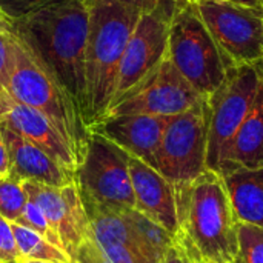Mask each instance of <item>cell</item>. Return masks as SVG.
<instances>
[{
  "label": "cell",
  "mask_w": 263,
  "mask_h": 263,
  "mask_svg": "<svg viewBox=\"0 0 263 263\" xmlns=\"http://www.w3.org/2000/svg\"><path fill=\"white\" fill-rule=\"evenodd\" d=\"M0 123L37 145L68 171L77 173V159L54 125L42 112L14 100L5 91H0Z\"/></svg>",
  "instance_id": "13"
},
{
  "label": "cell",
  "mask_w": 263,
  "mask_h": 263,
  "mask_svg": "<svg viewBox=\"0 0 263 263\" xmlns=\"http://www.w3.org/2000/svg\"><path fill=\"white\" fill-rule=\"evenodd\" d=\"M234 263H263V228L239 223V251Z\"/></svg>",
  "instance_id": "23"
},
{
  "label": "cell",
  "mask_w": 263,
  "mask_h": 263,
  "mask_svg": "<svg viewBox=\"0 0 263 263\" xmlns=\"http://www.w3.org/2000/svg\"><path fill=\"white\" fill-rule=\"evenodd\" d=\"M263 166V86L257 92L254 105L231 140L220 166V174L236 168Z\"/></svg>",
  "instance_id": "18"
},
{
  "label": "cell",
  "mask_w": 263,
  "mask_h": 263,
  "mask_svg": "<svg viewBox=\"0 0 263 263\" xmlns=\"http://www.w3.org/2000/svg\"><path fill=\"white\" fill-rule=\"evenodd\" d=\"M18 263H51V262H42V260H28V259H22Z\"/></svg>",
  "instance_id": "32"
},
{
  "label": "cell",
  "mask_w": 263,
  "mask_h": 263,
  "mask_svg": "<svg viewBox=\"0 0 263 263\" xmlns=\"http://www.w3.org/2000/svg\"><path fill=\"white\" fill-rule=\"evenodd\" d=\"M145 257L120 243H102L89 234L77 248L72 263H142Z\"/></svg>",
  "instance_id": "21"
},
{
  "label": "cell",
  "mask_w": 263,
  "mask_h": 263,
  "mask_svg": "<svg viewBox=\"0 0 263 263\" xmlns=\"http://www.w3.org/2000/svg\"><path fill=\"white\" fill-rule=\"evenodd\" d=\"M55 2L59 0H0V11L9 20H17Z\"/></svg>",
  "instance_id": "27"
},
{
  "label": "cell",
  "mask_w": 263,
  "mask_h": 263,
  "mask_svg": "<svg viewBox=\"0 0 263 263\" xmlns=\"http://www.w3.org/2000/svg\"><path fill=\"white\" fill-rule=\"evenodd\" d=\"M262 6H263V5H262Z\"/></svg>",
  "instance_id": "35"
},
{
  "label": "cell",
  "mask_w": 263,
  "mask_h": 263,
  "mask_svg": "<svg viewBox=\"0 0 263 263\" xmlns=\"http://www.w3.org/2000/svg\"><path fill=\"white\" fill-rule=\"evenodd\" d=\"M11 176V163H9V156L5 146V142L0 134V177H9Z\"/></svg>",
  "instance_id": "30"
},
{
  "label": "cell",
  "mask_w": 263,
  "mask_h": 263,
  "mask_svg": "<svg viewBox=\"0 0 263 263\" xmlns=\"http://www.w3.org/2000/svg\"><path fill=\"white\" fill-rule=\"evenodd\" d=\"M179 231L174 236L193 263H234L239 222L220 173L206 170L176 188Z\"/></svg>",
  "instance_id": "2"
},
{
  "label": "cell",
  "mask_w": 263,
  "mask_h": 263,
  "mask_svg": "<svg viewBox=\"0 0 263 263\" xmlns=\"http://www.w3.org/2000/svg\"><path fill=\"white\" fill-rule=\"evenodd\" d=\"M222 177L237 222L263 228V166L230 170Z\"/></svg>",
  "instance_id": "17"
},
{
  "label": "cell",
  "mask_w": 263,
  "mask_h": 263,
  "mask_svg": "<svg viewBox=\"0 0 263 263\" xmlns=\"http://www.w3.org/2000/svg\"><path fill=\"white\" fill-rule=\"evenodd\" d=\"M260 85V65L236 66L208 100V170L220 171L228 146L250 114Z\"/></svg>",
  "instance_id": "8"
},
{
  "label": "cell",
  "mask_w": 263,
  "mask_h": 263,
  "mask_svg": "<svg viewBox=\"0 0 263 263\" xmlns=\"http://www.w3.org/2000/svg\"><path fill=\"white\" fill-rule=\"evenodd\" d=\"M28 202V196L23 190V182L9 177H0V216L9 222H15Z\"/></svg>",
  "instance_id": "22"
},
{
  "label": "cell",
  "mask_w": 263,
  "mask_h": 263,
  "mask_svg": "<svg viewBox=\"0 0 263 263\" xmlns=\"http://www.w3.org/2000/svg\"><path fill=\"white\" fill-rule=\"evenodd\" d=\"M22 260L11 222L0 216V263H18Z\"/></svg>",
  "instance_id": "28"
},
{
  "label": "cell",
  "mask_w": 263,
  "mask_h": 263,
  "mask_svg": "<svg viewBox=\"0 0 263 263\" xmlns=\"http://www.w3.org/2000/svg\"><path fill=\"white\" fill-rule=\"evenodd\" d=\"M114 2L134 8L140 14L157 15L166 22H171L176 12L183 6L180 0H114Z\"/></svg>",
  "instance_id": "25"
},
{
  "label": "cell",
  "mask_w": 263,
  "mask_h": 263,
  "mask_svg": "<svg viewBox=\"0 0 263 263\" xmlns=\"http://www.w3.org/2000/svg\"><path fill=\"white\" fill-rule=\"evenodd\" d=\"M260 72H262V86H263V63L260 65Z\"/></svg>",
  "instance_id": "34"
},
{
  "label": "cell",
  "mask_w": 263,
  "mask_h": 263,
  "mask_svg": "<svg viewBox=\"0 0 263 263\" xmlns=\"http://www.w3.org/2000/svg\"><path fill=\"white\" fill-rule=\"evenodd\" d=\"M0 134L9 156L11 174L20 182H35L54 188H63L77 180L76 173L59 165L43 149L3 123H0Z\"/></svg>",
  "instance_id": "16"
},
{
  "label": "cell",
  "mask_w": 263,
  "mask_h": 263,
  "mask_svg": "<svg viewBox=\"0 0 263 263\" xmlns=\"http://www.w3.org/2000/svg\"><path fill=\"white\" fill-rule=\"evenodd\" d=\"M11 37H12L11 20L0 11V91L5 89L8 80V69L11 60Z\"/></svg>",
  "instance_id": "26"
},
{
  "label": "cell",
  "mask_w": 263,
  "mask_h": 263,
  "mask_svg": "<svg viewBox=\"0 0 263 263\" xmlns=\"http://www.w3.org/2000/svg\"><path fill=\"white\" fill-rule=\"evenodd\" d=\"M76 174L80 194L91 202L117 213L136 208L128 153L102 134L89 133L85 154Z\"/></svg>",
  "instance_id": "7"
},
{
  "label": "cell",
  "mask_w": 263,
  "mask_h": 263,
  "mask_svg": "<svg viewBox=\"0 0 263 263\" xmlns=\"http://www.w3.org/2000/svg\"><path fill=\"white\" fill-rule=\"evenodd\" d=\"M170 117L126 114L106 116L89 129L102 134L125 153L140 159L156 170V154Z\"/></svg>",
  "instance_id": "14"
},
{
  "label": "cell",
  "mask_w": 263,
  "mask_h": 263,
  "mask_svg": "<svg viewBox=\"0 0 263 263\" xmlns=\"http://www.w3.org/2000/svg\"><path fill=\"white\" fill-rule=\"evenodd\" d=\"M88 23L86 0H59L22 18L11 20L14 34L52 77L83 120L86 112Z\"/></svg>",
  "instance_id": "1"
},
{
  "label": "cell",
  "mask_w": 263,
  "mask_h": 263,
  "mask_svg": "<svg viewBox=\"0 0 263 263\" xmlns=\"http://www.w3.org/2000/svg\"><path fill=\"white\" fill-rule=\"evenodd\" d=\"M14 223L20 225V227H25L28 230L35 231L43 239H46L49 243H52L54 247H57L59 250L63 251V247H62V242H60L57 233L54 231V228L51 227V223L48 222V219L45 217V214L42 213V210L32 200L28 199V202H26V205L23 208L22 216Z\"/></svg>",
  "instance_id": "24"
},
{
  "label": "cell",
  "mask_w": 263,
  "mask_h": 263,
  "mask_svg": "<svg viewBox=\"0 0 263 263\" xmlns=\"http://www.w3.org/2000/svg\"><path fill=\"white\" fill-rule=\"evenodd\" d=\"M231 2L234 5H240V6H247V8H262L263 0H227Z\"/></svg>",
  "instance_id": "31"
},
{
  "label": "cell",
  "mask_w": 263,
  "mask_h": 263,
  "mask_svg": "<svg viewBox=\"0 0 263 263\" xmlns=\"http://www.w3.org/2000/svg\"><path fill=\"white\" fill-rule=\"evenodd\" d=\"M122 214L134 233L142 257L151 262H160L163 254L174 243L176 237L171 233H168L163 227H160L159 223L137 211L136 208L126 210Z\"/></svg>",
  "instance_id": "19"
},
{
  "label": "cell",
  "mask_w": 263,
  "mask_h": 263,
  "mask_svg": "<svg viewBox=\"0 0 263 263\" xmlns=\"http://www.w3.org/2000/svg\"><path fill=\"white\" fill-rule=\"evenodd\" d=\"M86 5L89 23L85 51V122L91 129L111 108L120 60L142 14L114 0H86Z\"/></svg>",
  "instance_id": "3"
},
{
  "label": "cell",
  "mask_w": 263,
  "mask_h": 263,
  "mask_svg": "<svg viewBox=\"0 0 263 263\" xmlns=\"http://www.w3.org/2000/svg\"><path fill=\"white\" fill-rule=\"evenodd\" d=\"M3 91L14 100L42 112L68 143L80 166L89 139V129L71 100L40 66L14 31L11 37L8 80Z\"/></svg>",
  "instance_id": "4"
},
{
  "label": "cell",
  "mask_w": 263,
  "mask_h": 263,
  "mask_svg": "<svg viewBox=\"0 0 263 263\" xmlns=\"http://www.w3.org/2000/svg\"><path fill=\"white\" fill-rule=\"evenodd\" d=\"M23 190L28 199L42 210L72 263L79 245L89 233V219L82 202L77 180L63 188L23 182Z\"/></svg>",
  "instance_id": "12"
},
{
  "label": "cell",
  "mask_w": 263,
  "mask_h": 263,
  "mask_svg": "<svg viewBox=\"0 0 263 263\" xmlns=\"http://www.w3.org/2000/svg\"><path fill=\"white\" fill-rule=\"evenodd\" d=\"M205 99L165 59L142 83L111 106L106 116L146 114L173 117L190 111Z\"/></svg>",
  "instance_id": "10"
},
{
  "label": "cell",
  "mask_w": 263,
  "mask_h": 263,
  "mask_svg": "<svg viewBox=\"0 0 263 263\" xmlns=\"http://www.w3.org/2000/svg\"><path fill=\"white\" fill-rule=\"evenodd\" d=\"M170 23L171 22H166L157 15H140L120 60L111 106L142 83L166 59Z\"/></svg>",
  "instance_id": "11"
},
{
  "label": "cell",
  "mask_w": 263,
  "mask_h": 263,
  "mask_svg": "<svg viewBox=\"0 0 263 263\" xmlns=\"http://www.w3.org/2000/svg\"><path fill=\"white\" fill-rule=\"evenodd\" d=\"M208 100L170 117L156 154V170L174 186L196 180L208 170Z\"/></svg>",
  "instance_id": "6"
},
{
  "label": "cell",
  "mask_w": 263,
  "mask_h": 263,
  "mask_svg": "<svg viewBox=\"0 0 263 263\" xmlns=\"http://www.w3.org/2000/svg\"><path fill=\"white\" fill-rule=\"evenodd\" d=\"M166 59L205 100L211 99L233 69L205 26L196 3L183 5L173 17Z\"/></svg>",
  "instance_id": "5"
},
{
  "label": "cell",
  "mask_w": 263,
  "mask_h": 263,
  "mask_svg": "<svg viewBox=\"0 0 263 263\" xmlns=\"http://www.w3.org/2000/svg\"><path fill=\"white\" fill-rule=\"evenodd\" d=\"M128 170L136 210L176 236L179 231L176 188L157 170L129 154Z\"/></svg>",
  "instance_id": "15"
},
{
  "label": "cell",
  "mask_w": 263,
  "mask_h": 263,
  "mask_svg": "<svg viewBox=\"0 0 263 263\" xmlns=\"http://www.w3.org/2000/svg\"><path fill=\"white\" fill-rule=\"evenodd\" d=\"M11 228L22 259L51 263H71L65 251L49 243L35 231L20 227L14 222H11Z\"/></svg>",
  "instance_id": "20"
},
{
  "label": "cell",
  "mask_w": 263,
  "mask_h": 263,
  "mask_svg": "<svg viewBox=\"0 0 263 263\" xmlns=\"http://www.w3.org/2000/svg\"><path fill=\"white\" fill-rule=\"evenodd\" d=\"M197 2H200V0H180V3H183V5H188V3H197Z\"/></svg>",
  "instance_id": "33"
},
{
  "label": "cell",
  "mask_w": 263,
  "mask_h": 263,
  "mask_svg": "<svg viewBox=\"0 0 263 263\" xmlns=\"http://www.w3.org/2000/svg\"><path fill=\"white\" fill-rule=\"evenodd\" d=\"M196 6L233 68L262 65L263 6L247 8L227 0H200Z\"/></svg>",
  "instance_id": "9"
},
{
  "label": "cell",
  "mask_w": 263,
  "mask_h": 263,
  "mask_svg": "<svg viewBox=\"0 0 263 263\" xmlns=\"http://www.w3.org/2000/svg\"><path fill=\"white\" fill-rule=\"evenodd\" d=\"M159 263H193L191 259L188 257L186 251L183 250V247L174 239V243L170 247V250L163 254V257L160 259Z\"/></svg>",
  "instance_id": "29"
}]
</instances>
